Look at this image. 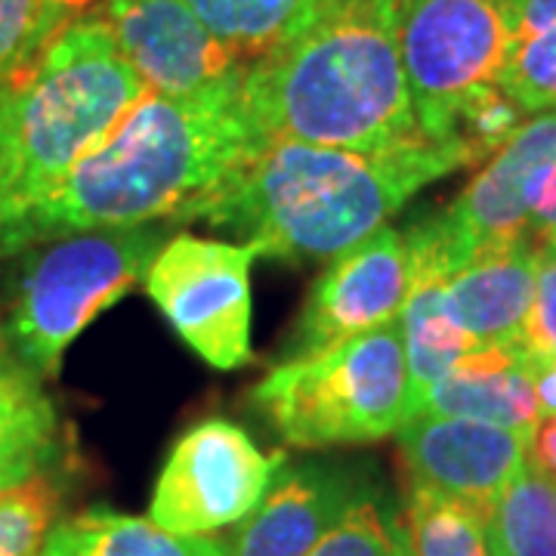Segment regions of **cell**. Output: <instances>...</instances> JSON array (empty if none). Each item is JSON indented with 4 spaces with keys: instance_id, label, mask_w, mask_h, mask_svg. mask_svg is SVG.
Segmentation results:
<instances>
[{
    "instance_id": "obj_28",
    "label": "cell",
    "mask_w": 556,
    "mask_h": 556,
    "mask_svg": "<svg viewBox=\"0 0 556 556\" xmlns=\"http://www.w3.org/2000/svg\"><path fill=\"white\" fill-rule=\"evenodd\" d=\"M535 298L526 318V353L556 358V241H538Z\"/></svg>"
},
{
    "instance_id": "obj_19",
    "label": "cell",
    "mask_w": 556,
    "mask_h": 556,
    "mask_svg": "<svg viewBox=\"0 0 556 556\" xmlns=\"http://www.w3.org/2000/svg\"><path fill=\"white\" fill-rule=\"evenodd\" d=\"M445 281H417L399 316L408 362V417H415L439 380L445 378L479 343L455 325L445 306Z\"/></svg>"
},
{
    "instance_id": "obj_29",
    "label": "cell",
    "mask_w": 556,
    "mask_h": 556,
    "mask_svg": "<svg viewBox=\"0 0 556 556\" xmlns=\"http://www.w3.org/2000/svg\"><path fill=\"white\" fill-rule=\"evenodd\" d=\"M526 467L556 482V415L538 417L535 430L529 437V448H526Z\"/></svg>"
},
{
    "instance_id": "obj_16",
    "label": "cell",
    "mask_w": 556,
    "mask_h": 556,
    "mask_svg": "<svg viewBox=\"0 0 556 556\" xmlns=\"http://www.w3.org/2000/svg\"><path fill=\"white\" fill-rule=\"evenodd\" d=\"M417 415L470 417L532 433L541 417L532 356L514 346H477L439 380Z\"/></svg>"
},
{
    "instance_id": "obj_12",
    "label": "cell",
    "mask_w": 556,
    "mask_h": 556,
    "mask_svg": "<svg viewBox=\"0 0 556 556\" xmlns=\"http://www.w3.org/2000/svg\"><path fill=\"white\" fill-rule=\"evenodd\" d=\"M399 433V455L412 485L457 497L489 517L497 495L526 467L529 437L470 417L415 415Z\"/></svg>"
},
{
    "instance_id": "obj_30",
    "label": "cell",
    "mask_w": 556,
    "mask_h": 556,
    "mask_svg": "<svg viewBox=\"0 0 556 556\" xmlns=\"http://www.w3.org/2000/svg\"><path fill=\"white\" fill-rule=\"evenodd\" d=\"M532 378L541 415H556V358H532Z\"/></svg>"
},
{
    "instance_id": "obj_7",
    "label": "cell",
    "mask_w": 556,
    "mask_h": 556,
    "mask_svg": "<svg viewBox=\"0 0 556 556\" xmlns=\"http://www.w3.org/2000/svg\"><path fill=\"white\" fill-rule=\"evenodd\" d=\"M399 53L420 134L445 142L460 100L497 84L507 53L504 0H399Z\"/></svg>"
},
{
    "instance_id": "obj_10",
    "label": "cell",
    "mask_w": 556,
    "mask_h": 556,
    "mask_svg": "<svg viewBox=\"0 0 556 556\" xmlns=\"http://www.w3.org/2000/svg\"><path fill=\"white\" fill-rule=\"evenodd\" d=\"M112 38L149 93L201 100L239 90L241 65L186 0H105L100 10Z\"/></svg>"
},
{
    "instance_id": "obj_26",
    "label": "cell",
    "mask_w": 556,
    "mask_h": 556,
    "mask_svg": "<svg viewBox=\"0 0 556 556\" xmlns=\"http://www.w3.org/2000/svg\"><path fill=\"white\" fill-rule=\"evenodd\" d=\"M60 495L47 479L0 492V556H40Z\"/></svg>"
},
{
    "instance_id": "obj_9",
    "label": "cell",
    "mask_w": 556,
    "mask_h": 556,
    "mask_svg": "<svg viewBox=\"0 0 556 556\" xmlns=\"http://www.w3.org/2000/svg\"><path fill=\"white\" fill-rule=\"evenodd\" d=\"M285 455H263L239 424L207 417L177 439L161 467L149 519L174 535L204 538L257 507Z\"/></svg>"
},
{
    "instance_id": "obj_8",
    "label": "cell",
    "mask_w": 556,
    "mask_h": 556,
    "mask_svg": "<svg viewBox=\"0 0 556 556\" xmlns=\"http://www.w3.org/2000/svg\"><path fill=\"white\" fill-rule=\"evenodd\" d=\"M251 244L174 236L146 269V291L177 334L219 371L241 368L251 350Z\"/></svg>"
},
{
    "instance_id": "obj_2",
    "label": "cell",
    "mask_w": 556,
    "mask_h": 556,
    "mask_svg": "<svg viewBox=\"0 0 556 556\" xmlns=\"http://www.w3.org/2000/svg\"><path fill=\"white\" fill-rule=\"evenodd\" d=\"M257 142L387 152L427 139L399 53V0H328L241 80Z\"/></svg>"
},
{
    "instance_id": "obj_6",
    "label": "cell",
    "mask_w": 556,
    "mask_h": 556,
    "mask_svg": "<svg viewBox=\"0 0 556 556\" xmlns=\"http://www.w3.org/2000/svg\"><path fill=\"white\" fill-rule=\"evenodd\" d=\"M281 439L300 448L371 442L408 420V362L396 321L313 358H285L254 387Z\"/></svg>"
},
{
    "instance_id": "obj_1",
    "label": "cell",
    "mask_w": 556,
    "mask_h": 556,
    "mask_svg": "<svg viewBox=\"0 0 556 556\" xmlns=\"http://www.w3.org/2000/svg\"><path fill=\"white\" fill-rule=\"evenodd\" d=\"M257 146L241 87L201 100L149 93L38 207L0 232V257L84 229L192 223Z\"/></svg>"
},
{
    "instance_id": "obj_22",
    "label": "cell",
    "mask_w": 556,
    "mask_h": 556,
    "mask_svg": "<svg viewBox=\"0 0 556 556\" xmlns=\"http://www.w3.org/2000/svg\"><path fill=\"white\" fill-rule=\"evenodd\" d=\"M485 535L492 556H556V482L522 467L497 495Z\"/></svg>"
},
{
    "instance_id": "obj_31",
    "label": "cell",
    "mask_w": 556,
    "mask_h": 556,
    "mask_svg": "<svg viewBox=\"0 0 556 556\" xmlns=\"http://www.w3.org/2000/svg\"><path fill=\"white\" fill-rule=\"evenodd\" d=\"M47 3H50V16H53L56 31H62V28L72 25V22L100 13L105 0H47Z\"/></svg>"
},
{
    "instance_id": "obj_21",
    "label": "cell",
    "mask_w": 556,
    "mask_h": 556,
    "mask_svg": "<svg viewBox=\"0 0 556 556\" xmlns=\"http://www.w3.org/2000/svg\"><path fill=\"white\" fill-rule=\"evenodd\" d=\"M219 43L241 62L263 60L316 20L328 0H186Z\"/></svg>"
},
{
    "instance_id": "obj_24",
    "label": "cell",
    "mask_w": 556,
    "mask_h": 556,
    "mask_svg": "<svg viewBox=\"0 0 556 556\" xmlns=\"http://www.w3.org/2000/svg\"><path fill=\"white\" fill-rule=\"evenodd\" d=\"M522 124H526V112L517 102L497 84H485L460 100L445 142L457 149L464 167H479L501 152Z\"/></svg>"
},
{
    "instance_id": "obj_11",
    "label": "cell",
    "mask_w": 556,
    "mask_h": 556,
    "mask_svg": "<svg viewBox=\"0 0 556 556\" xmlns=\"http://www.w3.org/2000/svg\"><path fill=\"white\" fill-rule=\"evenodd\" d=\"M412 294V266L405 239L380 226L356 248L340 254L309 291L291 334L288 358H313L346 340L396 321Z\"/></svg>"
},
{
    "instance_id": "obj_25",
    "label": "cell",
    "mask_w": 556,
    "mask_h": 556,
    "mask_svg": "<svg viewBox=\"0 0 556 556\" xmlns=\"http://www.w3.org/2000/svg\"><path fill=\"white\" fill-rule=\"evenodd\" d=\"M309 556H415L405 519L380 497L358 495Z\"/></svg>"
},
{
    "instance_id": "obj_23",
    "label": "cell",
    "mask_w": 556,
    "mask_h": 556,
    "mask_svg": "<svg viewBox=\"0 0 556 556\" xmlns=\"http://www.w3.org/2000/svg\"><path fill=\"white\" fill-rule=\"evenodd\" d=\"M405 529L415 556H492L485 517L477 507L424 485L408 492Z\"/></svg>"
},
{
    "instance_id": "obj_3",
    "label": "cell",
    "mask_w": 556,
    "mask_h": 556,
    "mask_svg": "<svg viewBox=\"0 0 556 556\" xmlns=\"http://www.w3.org/2000/svg\"><path fill=\"white\" fill-rule=\"evenodd\" d=\"M455 167L457 149L430 139L387 152L263 142L195 223L236 232L263 257L338 260Z\"/></svg>"
},
{
    "instance_id": "obj_20",
    "label": "cell",
    "mask_w": 556,
    "mask_h": 556,
    "mask_svg": "<svg viewBox=\"0 0 556 556\" xmlns=\"http://www.w3.org/2000/svg\"><path fill=\"white\" fill-rule=\"evenodd\" d=\"M60 455V417L40 390V378L0 350V457L31 479Z\"/></svg>"
},
{
    "instance_id": "obj_27",
    "label": "cell",
    "mask_w": 556,
    "mask_h": 556,
    "mask_svg": "<svg viewBox=\"0 0 556 556\" xmlns=\"http://www.w3.org/2000/svg\"><path fill=\"white\" fill-rule=\"evenodd\" d=\"M56 35L47 0H0V84L31 65Z\"/></svg>"
},
{
    "instance_id": "obj_5",
    "label": "cell",
    "mask_w": 556,
    "mask_h": 556,
    "mask_svg": "<svg viewBox=\"0 0 556 556\" xmlns=\"http://www.w3.org/2000/svg\"><path fill=\"white\" fill-rule=\"evenodd\" d=\"M161 248L159 226L84 229L13 251L7 276V343L38 378L60 371L65 350L102 309L127 298Z\"/></svg>"
},
{
    "instance_id": "obj_14",
    "label": "cell",
    "mask_w": 556,
    "mask_h": 556,
    "mask_svg": "<svg viewBox=\"0 0 556 556\" xmlns=\"http://www.w3.org/2000/svg\"><path fill=\"white\" fill-rule=\"evenodd\" d=\"M362 495L331 464L278 467L266 495L229 541V556H309Z\"/></svg>"
},
{
    "instance_id": "obj_4",
    "label": "cell",
    "mask_w": 556,
    "mask_h": 556,
    "mask_svg": "<svg viewBox=\"0 0 556 556\" xmlns=\"http://www.w3.org/2000/svg\"><path fill=\"white\" fill-rule=\"evenodd\" d=\"M149 97L100 13L0 84V232L38 207Z\"/></svg>"
},
{
    "instance_id": "obj_13",
    "label": "cell",
    "mask_w": 556,
    "mask_h": 556,
    "mask_svg": "<svg viewBox=\"0 0 556 556\" xmlns=\"http://www.w3.org/2000/svg\"><path fill=\"white\" fill-rule=\"evenodd\" d=\"M556 164V109L532 115L510 142L485 161L464 195L442 211L460 263L517 244L529 236V217L541 179Z\"/></svg>"
},
{
    "instance_id": "obj_15",
    "label": "cell",
    "mask_w": 556,
    "mask_h": 556,
    "mask_svg": "<svg viewBox=\"0 0 556 556\" xmlns=\"http://www.w3.org/2000/svg\"><path fill=\"white\" fill-rule=\"evenodd\" d=\"M538 248L532 236L473 257L445 281L442 306L479 346L526 350V318L535 298Z\"/></svg>"
},
{
    "instance_id": "obj_18",
    "label": "cell",
    "mask_w": 556,
    "mask_h": 556,
    "mask_svg": "<svg viewBox=\"0 0 556 556\" xmlns=\"http://www.w3.org/2000/svg\"><path fill=\"white\" fill-rule=\"evenodd\" d=\"M507 53L497 87L526 115L556 109V0H504Z\"/></svg>"
},
{
    "instance_id": "obj_17",
    "label": "cell",
    "mask_w": 556,
    "mask_h": 556,
    "mask_svg": "<svg viewBox=\"0 0 556 556\" xmlns=\"http://www.w3.org/2000/svg\"><path fill=\"white\" fill-rule=\"evenodd\" d=\"M40 556H229V544L214 538L174 535L152 519L90 507L56 522Z\"/></svg>"
}]
</instances>
